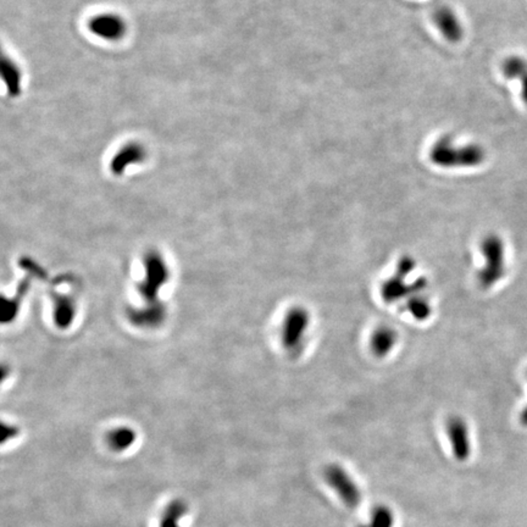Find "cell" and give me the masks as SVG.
<instances>
[{
    "label": "cell",
    "mask_w": 527,
    "mask_h": 527,
    "mask_svg": "<svg viewBox=\"0 0 527 527\" xmlns=\"http://www.w3.org/2000/svg\"><path fill=\"white\" fill-rule=\"evenodd\" d=\"M486 153L478 144L458 146L451 137H442L430 150L431 162L441 168H474L485 160Z\"/></svg>",
    "instance_id": "1"
},
{
    "label": "cell",
    "mask_w": 527,
    "mask_h": 527,
    "mask_svg": "<svg viewBox=\"0 0 527 527\" xmlns=\"http://www.w3.org/2000/svg\"><path fill=\"white\" fill-rule=\"evenodd\" d=\"M483 266L477 274V281L483 289H491L502 281L507 273L506 243L497 234H488L481 241Z\"/></svg>",
    "instance_id": "2"
},
{
    "label": "cell",
    "mask_w": 527,
    "mask_h": 527,
    "mask_svg": "<svg viewBox=\"0 0 527 527\" xmlns=\"http://www.w3.org/2000/svg\"><path fill=\"white\" fill-rule=\"evenodd\" d=\"M309 310L304 306H293L284 318L282 326V345L291 353H298L304 345L305 337L310 327Z\"/></svg>",
    "instance_id": "3"
},
{
    "label": "cell",
    "mask_w": 527,
    "mask_h": 527,
    "mask_svg": "<svg viewBox=\"0 0 527 527\" xmlns=\"http://www.w3.org/2000/svg\"><path fill=\"white\" fill-rule=\"evenodd\" d=\"M325 480L338 494L340 501L345 503L347 507L354 509L359 506L361 502V492L354 480L343 467L337 464H331L325 470Z\"/></svg>",
    "instance_id": "4"
},
{
    "label": "cell",
    "mask_w": 527,
    "mask_h": 527,
    "mask_svg": "<svg viewBox=\"0 0 527 527\" xmlns=\"http://www.w3.org/2000/svg\"><path fill=\"white\" fill-rule=\"evenodd\" d=\"M446 431L456 460H467L472 456V440L467 421L461 416H451L447 421Z\"/></svg>",
    "instance_id": "5"
},
{
    "label": "cell",
    "mask_w": 527,
    "mask_h": 527,
    "mask_svg": "<svg viewBox=\"0 0 527 527\" xmlns=\"http://www.w3.org/2000/svg\"><path fill=\"white\" fill-rule=\"evenodd\" d=\"M432 19L442 36L451 43H458L464 36V28L459 17L449 6H438L432 14Z\"/></svg>",
    "instance_id": "6"
},
{
    "label": "cell",
    "mask_w": 527,
    "mask_h": 527,
    "mask_svg": "<svg viewBox=\"0 0 527 527\" xmlns=\"http://www.w3.org/2000/svg\"><path fill=\"white\" fill-rule=\"evenodd\" d=\"M89 30L107 41H116L123 36L126 26L120 16L114 14H103L96 16L89 22Z\"/></svg>",
    "instance_id": "7"
},
{
    "label": "cell",
    "mask_w": 527,
    "mask_h": 527,
    "mask_svg": "<svg viewBox=\"0 0 527 527\" xmlns=\"http://www.w3.org/2000/svg\"><path fill=\"white\" fill-rule=\"evenodd\" d=\"M398 342V334L395 329L387 325H382L372 332L370 338V348L372 354L377 358H386L395 349Z\"/></svg>",
    "instance_id": "8"
},
{
    "label": "cell",
    "mask_w": 527,
    "mask_h": 527,
    "mask_svg": "<svg viewBox=\"0 0 527 527\" xmlns=\"http://www.w3.org/2000/svg\"><path fill=\"white\" fill-rule=\"evenodd\" d=\"M411 295V284H406V277L397 274L386 279L381 286V297L387 304H395Z\"/></svg>",
    "instance_id": "9"
},
{
    "label": "cell",
    "mask_w": 527,
    "mask_h": 527,
    "mask_svg": "<svg viewBox=\"0 0 527 527\" xmlns=\"http://www.w3.org/2000/svg\"><path fill=\"white\" fill-rule=\"evenodd\" d=\"M144 157H146V152L142 146H139L137 143H130L115 154L110 165L112 171L115 175H121L132 164L143 162Z\"/></svg>",
    "instance_id": "10"
},
{
    "label": "cell",
    "mask_w": 527,
    "mask_h": 527,
    "mask_svg": "<svg viewBox=\"0 0 527 527\" xmlns=\"http://www.w3.org/2000/svg\"><path fill=\"white\" fill-rule=\"evenodd\" d=\"M502 71L508 80L520 81L522 101L527 105V61L520 56H509L503 61Z\"/></svg>",
    "instance_id": "11"
},
{
    "label": "cell",
    "mask_w": 527,
    "mask_h": 527,
    "mask_svg": "<svg viewBox=\"0 0 527 527\" xmlns=\"http://www.w3.org/2000/svg\"><path fill=\"white\" fill-rule=\"evenodd\" d=\"M1 77L8 88L9 96H15L21 94V71L10 58L4 56L1 60Z\"/></svg>",
    "instance_id": "12"
},
{
    "label": "cell",
    "mask_w": 527,
    "mask_h": 527,
    "mask_svg": "<svg viewBox=\"0 0 527 527\" xmlns=\"http://www.w3.org/2000/svg\"><path fill=\"white\" fill-rule=\"evenodd\" d=\"M406 309L416 321H426L432 314L431 303L424 292L413 293L406 298Z\"/></svg>",
    "instance_id": "13"
},
{
    "label": "cell",
    "mask_w": 527,
    "mask_h": 527,
    "mask_svg": "<svg viewBox=\"0 0 527 527\" xmlns=\"http://www.w3.org/2000/svg\"><path fill=\"white\" fill-rule=\"evenodd\" d=\"M188 507L186 503L178 499L169 504L168 508L162 514V522L160 527H181L180 521L182 517L187 514Z\"/></svg>",
    "instance_id": "14"
},
{
    "label": "cell",
    "mask_w": 527,
    "mask_h": 527,
    "mask_svg": "<svg viewBox=\"0 0 527 527\" xmlns=\"http://www.w3.org/2000/svg\"><path fill=\"white\" fill-rule=\"evenodd\" d=\"M395 515L390 508L379 506L371 512L370 522L361 527H393Z\"/></svg>",
    "instance_id": "15"
},
{
    "label": "cell",
    "mask_w": 527,
    "mask_h": 527,
    "mask_svg": "<svg viewBox=\"0 0 527 527\" xmlns=\"http://www.w3.org/2000/svg\"><path fill=\"white\" fill-rule=\"evenodd\" d=\"M132 442H133V433L128 430L114 432L110 437V443L117 451H122L127 447L131 446Z\"/></svg>",
    "instance_id": "16"
},
{
    "label": "cell",
    "mask_w": 527,
    "mask_h": 527,
    "mask_svg": "<svg viewBox=\"0 0 527 527\" xmlns=\"http://www.w3.org/2000/svg\"><path fill=\"white\" fill-rule=\"evenodd\" d=\"M416 263L415 260L411 255H403L397 264V268H395V273L397 274L401 275L408 279V276L415 270Z\"/></svg>",
    "instance_id": "17"
},
{
    "label": "cell",
    "mask_w": 527,
    "mask_h": 527,
    "mask_svg": "<svg viewBox=\"0 0 527 527\" xmlns=\"http://www.w3.org/2000/svg\"><path fill=\"white\" fill-rule=\"evenodd\" d=\"M520 421L524 426H527V406L524 408V411H521V415H520Z\"/></svg>",
    "instance_id": "18"
}]
</instances>
